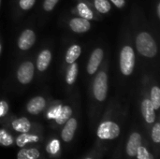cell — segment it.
<instances>
[{
    "label": "cell",
    "instance_id": "cell-1",
    "mask_svg": "<svg viewBox=\"0 0 160 159\" xmlns=\"http://www.w3.org/2000/svg\"><path fill=\"white\" fill-rule=\"evenodd\" d=\"M109 61H105L103 66L100 67V69L94 75L92 81L91 91L93 98L98 102L102 103L107 99L108 91H109Z\"/></svg>",
    "mask_w": 160,
    "mask_h": 159
},
{
    "label": "cell",
    "instance_id": "cell-2",
    "mask_svg": "<svg viewBox=\"0 0 160 159\" xmlns=\"http://www.w3.org/2000/svg\"><path fill=\"white\" fill-rule=\"evenodd\" d=\"M137 52L144 58L153 59L158 53V45L154 36L146 29L140 30L135 35Z\"/></svg>",
    "mask_w": 160,
    "mask_h": 159
},
{
    "label": "cell",
    "instance_id": "cell-3",
    "mask_svg": "<svg viewBox=\"0 0 160 159\" xmlns=\"http://www.w3.org/2000/svg\"><path fill=\"white\" fill-rule=\"evenodd\" d=\"M136 66V53L131 43H125L119 52V68L120 72L125 77L132 75Z\"/></svg>",
    "mask_w": 160,
    "mask_h": 159
},
{
    "label": "cell",
    "instance_id": "cell-4",
    "mask_svg": "<svg viewBox=\"0 0 160 159\" xmlns=\"http://www.w3.org/2000/svg\"><path fill=\"white\" fill-rule=\"evenodd\" d=\"M35 71V62L30 58L23 60L19 64L15 71V78L17 82L22 86L29 85L34 80Z\"/></svg>",
    "mask_w": 160,
    "mask_h": 159
},
{
    "label": "cell",
    "instance_id": "cell-5",
    "mask_svg": "<svg viewBox=\"0 0 160 159\" xmlns=\"http://www.w3.org/2000/svg\"><path fill=\"white\" fill-rule=\"evenodd\" d=\"M120 133H121V129L119 125L111 120L103 121L102 123H100L97 130L98 138L105 141L114 140L119 137Z\"/></svg>",
    "mask_w": 160,
    "mask_h": 159
},
{
    "label": "cell",
    "instance_id": "cell-6",
    "mask_svg": "<svg viewBox=\"0 0 160 159\" xmlns=\"http://www.w3.org/2000/svg\"><path fill=\"white\" fill-rule=\"evenodd\" d=\"M104 55L105 52L102 47H97L91 52L86 65V72L88 76H94L98 72L103 63Z\"/></svg>",
    "mask_w": 160,
    "mask_h": 159
},
{
    "label": "cell",
    "instance_id": "cell-7",
    "mask_svg": "<svg viewBox=\"0 0 160 159\" xmlns=\"http://www.w3.org/2000/svg\"><path fill=\"white\" fill-rule=\"evenodd\" d=\"M37 35L33 28L26 27L24 28L17 38V48L21 52L29 51L36 43Z\"/></svg>",
    "mask_w": 160,
    "mask_h": 159
},
{
    "label": "cell",
    "instance_id": "cell-8",
    "mask_svg": "<svg viewBox=\"0 0 160 159\" xmlns=\"http://www.w3.org/2000/svg\"><path fill=\"white\" fill-rule=\"evenodd\" d=\"M52 61V52L51 48L49 47L42 48L38 52L37 58H36V62H35V67L37 71L39 74L47 71L51 66Z\"/></svg>",
    "mask_w": 160,
    "mask_h": 159
},
{
    "label": "cell",
    "instance_id": "cell-9",
    "mask_svg": "<svg viewBox=\"0 0 160 159\" xmlns=\"http://www.w3.org/2000/svg\"><path fill=\"white\" fill-rule=\"evenodd\" d=\"M74 12L79 17H82L88 21L99 20L98 14L95 11V9L91 6V4L86 1H83V0H80L79 2H77L76 6L74 7Z\"/></svg>",
    "mask_w": 160,
    "mask_h": 159
},
{
    "label": "cell",
    "instance_id": "cell-10",
    "mask_svg": "<svg viewBox=\"0 0 160 159\" xmlns=\"http://www.w3.org/2000/svg\"><path fill=\"white\" fill-rule=\"evenodd\" d=\"M68 27L71 32L75 34H84V33H87L91 29L92 23H91V21H88L86 19L77 16V17H72L68 19Z\"/></svg>",
    "mask_w": 160,
    "mask_h": 159
},
{
    "label": "cell",
    "instance_id": "cell-11",
    "mask_svg": "<svg viewBox=\"0 0 160 159\" xmlns=\"http://www.w3.org/2000/svg\"><path fill=\"white\" fill-rule=\"evenodd\" d=\"M47 107V99L43 96H36L32 97L26 104V111L31 115L40 114Z\"/></svg>",
    "mask_w": 160,
    "mask_h": 159
},
{
    "label": "cell",
    "instance_id": "cell-12",
    "mask_svg": "<svg viewBox=\"0 0 160 159\" xmlns=\"http://www.w3.org/2000/svg\"><path fill=\"white\" fill-rule=\"evenodd\" d=\"M141 112H142V115L144 121L147 124L152 125L156 122V119H157L156 110L154 109V107L150 101V98L147 96H145L143 97V99L142 100Z\"/></svg>",
    "mask_w": 160,
    "mask_h": 159
},
{
    "label": "cell",
    "instance_id": "cell-13",
    "mask_svg": "<svg viewBox=\"0 0 160 159\" xmlns=\"http://www.w3.org/2000/svg\"><path fill=\"white\" fill-rule=\"evenodd\" d=\"M77 127H78V121H77V119L75 117L71 116L64 124L63 129L61 131V138H62L63 142H70L74 138Z\"/></svg>",
    "mask_w": 160,
    "mask_h": 159
},
{
    "label": "cell",
    "instance_id": "cell-14",
    "mask_svg": "<svg viewBox=\"0 0 160 159\" xmlns=\"http://www.w3.org/2000/svg\"><path fill=\"white\" fill-rule=\"evenodd\" d=\"M82 53V46L78 43H74L68 46V48L66 51L65 56H64V63H63V69L66 68L68 65L76 62Z\"/></svg>",
    "mask_w": 160,
    "mask_h": 159
},
{
    "label": "cell",
    "instance_id": "cell-15",
    "mask_svg": "<svg viewBox=\"0 0 160 159\" xmlns=\"http://www.w3.org/2000/svg\"><path fill=\"white\" fill-rule=\"evenodd\" d=\"M64 72H65L64 81H65L66 86L68 88L74 86L78 78V74H79V64L77 62H74L68 65L64 69Z\"/></svg>",
    "mask_w": 160,
    "mask_h": 159
},
{
    "label": "cell",
    "instance_id": "cell-16",
    "mask_svg": "<svg viewBox=\"0 0 160 159\" xmlns=\"http://www.w3.org/2000/svg\"><path fill=\"white\" fill-rule=\"evenodd\" d=\"M142 138L141 136V134L139 132H133L128 141L127 143V154L128 157H136L137 155V151L139 149V147L142 145Z\"/></svg>",
    "mask_w": 160,
    "mask_h": 159
},
{
    "label": "cell",
    "instance_id": "cell-17",
    "mask_svg": "<svg viewBox=\"0 0 160 159\" xmlns=\"http://www.w3.org/2000/svg\"><path fill=\"white\" fill-rule=\"evenodd\" d=\"M11 127L16 132L28 133L32 128V124L26 117H20L12 121Z\"/></svg>",
    "mask_w": 160,
    "mask_h": 159
},
{
    "label": "cell",
    "instance_id": "cell-18",
    "mask_svg": "<svg viewBox=\"0 0 160 159\" xmlns=\"http://www.w3.org/2000/svg\"><path fill=\"white\" fill-rule=\"evenodd\" d=\"M91 6L98 15H106L112 10V4L109 0H92Z\"/></svg>",
    "mask_w": 160,
    "mask_h": 159
},
{
    "label": "cell",
    "instance_id": "cell-19",
    "mask_svg": "<svg viewBox=\"0 0 160 159\" xmlns=\"http://www.w3.org/2000/svg\"><path fill=\"white\" fill-rule=\"evenodd\" d=\"M73 111L72 108L69 105H62L58 114L54 118V121L57 125L63 126L71 116H72Z\"/></svg>",
    "mask_w": 160,
    "mask_h": 159
},
{
    "label": "cell",
    "instance_id": "cell-20",
    "mask_svg": "<svg viewBox=\"0 0 160 159\" xmlns=\"http://www.w3.org/2000/svg\"><path fill=\"white\" fill-rule=\"evenodd\" d=\"M39 137L35 134H30V133H21L17 138H16V144L18 147H24L28 143H35L39 142Z\"/></svg>",
    "mask_w": 160,
    "mask_h": 159
},
{
    "label": "cell",
    "instance_id": "cell-21",
    "mask_svg": "<svg viewBox=\"0 0 160 159\" xmlns=\"http://www.w3.org/2000/svg\"><path fill=\"white\" fill-rule=\"evenodd\" d=\"M149 98L156 112L158 111L160 108V88L157 83L151 84L149 91Z\"/></svg>",
    "mask_w": 160,
    "mask_h": 159
},
{
    "label": "cell",
    "instance_id": "cell-22",
    "mask_svg": "<svg viewBox=\"0 0 160 159\" xmlns=\"http://www.w3.org/2000/svg\"><path fill=\"white\" fill-rule=\"evenodd\" d=\"M40 153L36 148L21 149L17 154V159H38Z\"/></svg>",
    "mask_w": 160,
    "mask_h": 159
},
{
    "label": "cell",
    "instance_id": "cell-23",
    "mask_svg": "<svg viewBox=\"0 0 160 159\" xmlns=\"http://www.w3.org/2000/svg\"><path fill=\"white\" fill-rule=\"evenodd\" d=\"M14 142V139L12 137V135L8 132L6 129H0V144L5 146V147H8L11 146Z\"/></svg>",
    "mask_w": 160,
    "mask_h": 159
},
{
    "label": "cell",
    "instance_id": "cell-24",
    "mask_svg": "<svg viewBox=\"0 0 160 159\" xmlns=\"http://www.w3.org/2000/svg\"><path fill=\"white\" fill-rule=\"evenodd\" d=\"M37 0H18V9L22 12H25L33 8Z\"/></svg>",
    "mask_w": 160,
    "mask_h": 159
},
{
    "label": "cell",
    "instance_id": "cell-25",
    "mask_svg": "<svg viewBox=\"0 0 160 159\" xmlns=\"http://www.w3.org/2000/svg\"><path fill=\"white\" fill-rule=\"evenodd\" d=\"M155 125L153 126L152 131H151V137H152V141L155 143H159L160 142V124L158 122H155Z\"/></svg>",
    "mask_w": 160,
    "mask_h": 159
},
{
    "label": "cell",
    "instance_id": "cell-26",
    "mask_svg": "<svg viewBox=\"0 0 160 159\" xmlns=\"http://www.w3.org/2000/svg\"><path fill=\"white\" fill-rule=\"evenodd\" d=\"M136 157L138 159H154L153 156L149 153V151L142 145L139 147Z\"/></svg>",
    "mask_w": 160,
    "mask_h": 159
},
{
    "label": "cell",
    "instance_id": "cell-27",
    "mask_svg": "<svg viewBox=\"0 0 160 159\" xmlns=\"http://www.w3.org/2000/svg\"><path fill=\"white\" fill-rule=\"evenodd\" d=\"M60 0H44L42 4V9L45 12H51L54 9Z\"/></svg>",
    "mask_w": 160,
    "mask_h": 159
},
{
    "label": "cell",
    "instance_id": "cell-28",
    "mask_svg": "<svg viewBox=\"0 0 160 159\" xmlns=\"http://www.w3.org/2000/svg\"><path fill=\"white\" fill-rule=\"evenodd\" d=\"M59 148H60L59 142H58L57 140H53V141H52V142H50L49 147L47 148V151H48L49 153L54 155V154H56V153L58 152Z\"/></svg>",
    "mask_w": 160,
    "mask_h": 159
},
{
    "label": "cell",
    "instance_id": "cell-29",
    "mask_svg": "<svg viewBox=\"0 0 160 159\" xmlns=\"http://www.w3.org/2000/svg\"><path fill=\"white\" fill-rule=\"evenodd\" d=\"M8 110H9V107H8V102L6 100H0V118L7 115V113L8 112Z\"/></svg>",
    "mask_w": 160,
    "mask_h": 159
},
{
    "label": "cell",
    "instance_id": "cell-30",
    "mask_svg": "<svg viewBox=\"0 0 160 159\" xmlns=\"http://www.w3.org/2000/svg\"><path fill=\"white\" fill-rule=\"evenodd\" d=\"M111 4H112L114 7H116L119 9H123L126 7V0H109Z\"/></svg>",
    "mask_w": 160,
    "mask_h": 159
},
{
    "label": "cell",
    "instance_id": "cell-31",
    "mask_svg": "<svg viewBox=\"0 0 160 159\" xmlns=\"http://www.w3.org/2000/svg\"><path fill=\"white\" fill-rule=\"evenodd\" d=\"M156 12H157V18L159 20L160 19V2L158 1L157 6H156Z\"/></svg>",
    "mask_w": 160,
    "mask_h": 159
},
{
    "label": "cell",
    "instance_id": "cell-32",
    "mask_svg": "<svg viewBox=\"0 0 160 159\" xmlns=\"http://www.w3.org/2000/svg\"><path fill=\"white\" fill-rule=\"evenodd\" d=\"M2 50H3V44H2L1 38H0V55H1V53H2Z\"/></svg>",
    "mask_w": 160,
    "mask_h": 159
},
{
    "label": "cell",
    "instance_id": "cell-33",
    "mask_svg": "<svg viewBox=\"0 0 160 159\" xmlns=\"http://www.w3.org/2000/svg\"><path fill=\"white\" fill-rule=\"evenodd\" d=\"M85 159H93L92 157H87V158H85Z\"/></svg>",
    "mask_w": 160,
    "mask_h": 159
},
{
    "label": "cell",
    "instance_id": "cell-34",
    "mask_svg": "<svg viewBox=\"0 0 160 159\" xmlns=\"http://www.w3.org/2000/svg\"><path fill=\"white\" fill-rule=\"evenodd\" d=\"M1 2H2V0H0V7H1Z\"/></svg>",
    "mask_w": 160,
    "mask_h": 159
}]
</instances>
